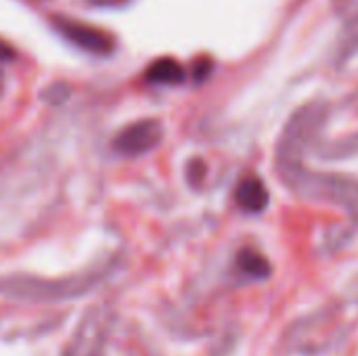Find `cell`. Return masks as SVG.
<instances>
[{
  "mask_svg": "<svg viewBox=\"0 0 358 356\" xmlns=\"http://www.w3.org/2000/svg\"><path fill=\"white\" fill-rule=\"evenodd\" d=\"M162 141V126L155 120H145L128 126L117 136V149L126 155H143Z\"/></svg>",
  "mask_w": 358,
  "mask_h": 356,
  "instance_id": "cell-1",
  "label": "cell"
},
{
  "mask_svg": "<svg viewBox=\"0 0 358 356\" xmlns=\"http://www.w3.org/2000/svg\"><path fill=\"white\" fill-rule=\"evenodd\" d=\"M61 31L78 46H82L88 52H96V55H105L113 48L111 38L101 31L94 29L92 25H84V23H76V21H59Z\"/></svg>",
  "mask_w": 358,
  "mask_h": 356,
  "instance_id": "cell-2",
  "label": "cell"
},
{
  "mask_svg": "<svg viewBox=\"0 0 358 356\" xmlns=\"http://www.w3.org/2000/svg\"><path fill=\"white\" fill-rule=\"evenodd\" d=\"M237 201L245 212L258 214L266 208L268 204V191L264 187V183L256 176H248L239 189H237Z\"/></svg>",
  "mask_w": 358,
  "mask_h": 356,
  "instance_id": "cell-3",
  "label": "cell"
},
{
  "mask_svg": "<svg viewBox=\"0 0 358 356\" xmlns=\"http://www.w3.org/2000/svg\"><path fill=\"white\" fill-rule=\"evenodd\" d=\"M147 78L155 84H180L185 80V69L174 59H159L149 67Z\"/></svg>",
  "mask_w": 358,
  "mask_h": 356,
  "instance_id": "cell-4",
  "label": "cell"
},
{
  "mask_svg": "<svg viewBox=\"0 0 358 356\" xmlns=\"http://www.w3.org/2000/svg\"><path fill=\"white\" fill-rule=\"evenodd\" d=\"M239 264H241L243 273H248L252 277H266L268 271H271L268 262L260 254H256V252H241Z\"/></svg>",
  "mask_w": 358,
  "mask_h": 356,
  "instance_id": "cell-5",
  "label": "cell"
},
{
  "mask_svg": "<svg viewBox=\"0 0 358 356\" xmlns=\"http://www.w3.org/2000/svg\"><path fill=\"white\" fill-rule=\"evenodd\" d=\"M4 57H10V50H8V48H4V46L0 44V59H4Z\"/></svg>",
  "mask_w": 358,
  "mask_h": 356,
  "instance_id": "cell-6",
  "label": "cell"
},
{
  "mask_svg": "<svg viewBox=\"0 0 358 356\" xmlns=\"http://www.w3.org/2000/svg\"><path fill=\"white\" fill-rule=\"evenodd\" d=\"M94 4H113V2H117V0H92Z\"/></svg>",
  "mask_w": 358,
  "mask_h": 356,
  "instance_id": "cell-7",
  "label": "cell"
}]
</instances>
